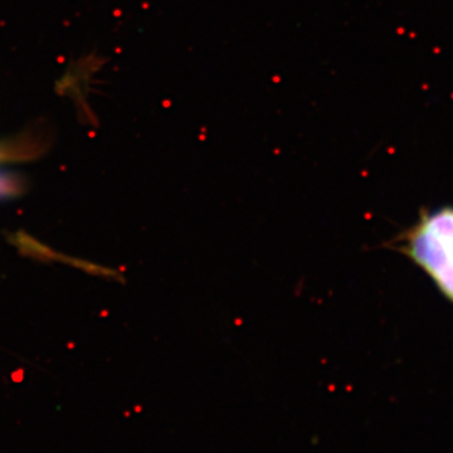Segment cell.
Here are the masks:
<instances>
[{
  "mask_svg": "<svg viewBox=\"0 0 453 453\" xmlns=\"http://www.w3.org/2000/svg\"><path fill=\"white\" fill-rule=\"evenodd\" d=\"M432 280L453 305V206L424 209L414 224L388 242Z\"/></svg>",
  "mask_w": 453,
  "mask_h": 453,
  "instance_id": "cell-1",
  "label": "cell"
},
{
  "mask_svg": "<svg viewBox=\"0 0 453 453\" xmlns=\"http://www.w3.org/2000/svg\"><path fill=\"white\" fill-rule=\"evenodd\" d=\"M14 190V182H12V179H10L9 176L0 174V197L9 195V194Z\"/></svg>",
  "mask_w": 453,
  "mask_h": 453,
  "instance_id": "cell-2",
  "label": "cell"
}]
</instances>
